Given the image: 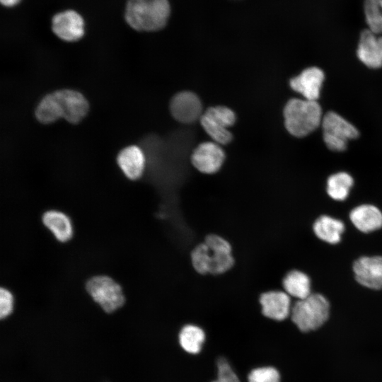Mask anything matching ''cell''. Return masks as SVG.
Segmentation results:
<instances>
[{
	"mask_svg": "<svg viewBox=\"0 0 382 382\" xmlns=\"http://www.w3.org/2000/svg\"><path fill=\"white\" fill-rule=\"evenodd\" d=\"M170 13L168 0H126L123 16L132 29L154 32L166 26Z\"/></svg>",
	"mask_w": 382,
	"mask_h": 382,
	"instance_id": "cell-1",
	"label": "cell"
},
{
	"mask_svg": "<svg viewBox=\"0 0 382 382\" xmlns=\"http://www.w3.org/2000/svg\"><path fill=\"white\" fill-rule=\"evenodd\" d=\"M330 300L320 292H313L308 297L292 303L290 319L303 332L315 331L323 327L331 318Z\"/></svg>",
	"mask_w": 382,
	"mask_h": 382,
	"instance_id": "cell-2",
	"label": "cell"
},
{
	"mask_svg": "<svg viewBox=\"0 0 382 382\" xmlns=\"http://www.w3.org/2000/svg\"><path fill=\"white\" fill-rule=\"evenodd\" d=\"M284 125L287 132L296 137H306L321 125L323 110L316 100L291 98L284 108Z\"/></svg>",
	"mask_w": 382,
	"mask_h": 382,
	"instance_id": "cell-3",
	"label": "cell"
},
{
	"mask_svg": "<svg viewBox=\"0 0 382 382\" xmlns=\"http://www.w3.org/2000/svg\"><path fill=\"white\" fill-rule=\"evenodd\" d=\"M321 126L325 144L335 152L345 151L348 141L359 135L354 125L334 111L327 112L323 115Z\"/></svg>",
	"mask_w": 382,
	"mask_h": 382,
	"instance_id": "cell-4",
	"label": "cell"
},
{
	"mask_svg": "<svg viewBox=\"0 0 382 382\" xmlns=\"http://www.w3.org/2000/svg\"><path fill=\"white\" fill-rule=\"evenodd\" d=\"M86 289L105 312H113L125 303L122 287L110 277L98 275L92 277L86 283Z\"/></svg>",
	"mask_w": 382,
	"mask_h": 382,
	"instance_id": "cell-5",
	"label": "cell"
},
{
	"mask_svg": "<svg viewBox=\"0 0 382 382\" xmlns=\"http://www.w3.org/2000/svg\"><path fill=\"white\" fill-rule=\"evenodd\" d=\"M235 122L234 112L224 106L209 108L200 117L203 129L219 144H226L231 141L232 134L228 128Z\"/></svg>",
	"mask_w": 382,
	"mask_h": 382,
	"instance_id": "cell-6",
	"label": "cell"
},
{
	"mask_svg": "<svg viewBox=\"0 0 382 382\" xmlns=\"http://www.w3.org/2000/svg\"><path fill=\"white\" fill-rule=\"evenodd\" d=\"M354 279L361 287L371 291L382 290V255H364L352 265Z\"/></svg>",
	"mask_w": 382,
	"mask_h": 382,
	"instance_id": "cell-7",
	"label": "cell"
},
{
	"mask_svg": "<svg viewBox=\"0 0 382 382\" xmlns=\"http://www.w3.org/2000/svg\"><path fill=\"white\" fill-rule=\"evenodd\" d=\"M51 30L60 40L74 42L85 34V21L76 10L66 8L57 12L51 17Z\"/></svg>",
	"mask_w": 382,
	"mask_h": 382,
	"instance_id": "cell-8",
	"label": "cell"
},
{
	"mask_svg": "<svg viewBox=\"0 0 382 382\" xmlns=\"http://www.w3.org/2000/svg\"><path fill=\"white\" fill-rule=\"evenodd\" d=\"M208 247L209 274H220L229 270L234 264L231 244L224 238L208 235L204 240Z\"/></svg>",
	"mask_w": 382,
	"mask_h": 382,
	"instance_id": "cell-9",
	"label": "cell"
},
{
	"mask_svg": "<svg viewBox=\"0 0 382 382\" xmlns=\"http://www.w3.org/2000/svg\"><path fill=\"white\" fill-rule=\"evenodd\" d=\"M352 226L359 233L369 235L382 229V209L372 203H362L349 213Z\"/></svg>",
	"mask_w": 382,
	"mask_h": 382,
	"instance_id": "cell-10",
	"label": "cell"
},
{
	"mask_svg": "<svg viewBox=\"0 0 382 382\" xmlns=\"http://www.w3.org/2000/svg\"><path fill=\"white\" fill-rule=\"evenodd\" d=\"M59 100L62 118L76 125L81 122L89 110V104L84 96L73 89L55 91Z\"/></svg>",
	"mask_w": 382,
	"mask_h": 382,
	"instance_id": "cell-11",
	"label": "cell"
},
{
	"mask_svg": "<svg viewBox=\"0 0 382 382\" xmlns=\"http://www.w3.org/2000/svg\"><path fill=\"white\" fill-rule=\"evenodd\" d=\"M225 159V154L219 144L207 141L200 144L191 156L192 165L200 172L207 174L216 173Z\"/></svg>",
	"mask_w": 382,
	"mask_h": 382,
	"instance_id": "cell-12",
	"label": "cell"
},
{
	"mask_svg": "<svg viewBox=\"0 0 382 382\" xmlns=\"http://www.w3.org/2000/svg\"><path fill=\"white\" fill-rule=\"evenodd\" d=\"M324 79L325 74L321 69L310 66L291 79L289 86L304 99L317 101L320 95Z\"/></svg>",
	"mask_w": 382,
	"mask_h": 382,
	"instance_id": "cell-13",
	"label": "cell"
},
{
	"mask_svg": "<svg viewBox=\"0 0 382 382\" xmlns=\"http://www.w3.org/2000/svg\"><path fill=\"white\" fill-rule=\"evenodd\" d=\"M358 59L367 67L378 69L382 66V35L369 28L361 33L357 48Z\"/></svg>",
	"mask_w": 382,
	"mask_h": 382,
	"instance_id": "cell-14",
	"label": "cell"
},
{
	"mask_svg": "<svg viewBox=\"0 0 382 382\" xmlns=\"http://www.w3.org/2000/svg\"><path fill=\"white\" fill-rule=\"evenodd\" d=\"M346 229L347 225L342 219L328 214L319 215L312 224L315 237L329 245L340 244Z\"/></svg>",
	"mask_w": 382,
	"mask_h": 382,
	"instance_id": "cell-15",
	"label": "cell"
},
{
	"mask_svg": "<svg viewBox=\"0 0 382 382\" xmlns=\"http://www.w3.org/2000/svg\"><path fill=\"white\" fill-rule=\"evenodd\" d=\"M260 303L262 314L270 319L283 321L290 316L292 299L282 289L262 294Z\"/></svg>",
	"mask_w": 382,
	"mask_h": 382,
	"instance_id": "cell-16",
	"label": "cell"
},
{
	"mask_svg": "<svg viewBox=\"0 0 382 382\" xmlns=\"http://www.w3.org/2000/svg\"><path fill=\"white\" fill-rule=\"evenodd\" d=\"M173 117L183 123H192L202 116V103L194 93L183 91L176 94L170 103Z\"/></svg>",
	"mask_w": 382,
	"mask_h": 382,
	"instance_id": "cell-17",
	"label": "cell"
},
{
	"mask_svg": "<svg viewBox=\"0 0 382 382\" xmlns=\"http://www.w3.org/2000/svg\"><path fill=\"white\" fill-rule=\"evenodd\" d=\"M282 289L295 300L303 299L313 293V281L305 271L293 268L287 271L281 281Z\"/></svg>",
	"mask_w": 382,
	"mask_h": 382,
	"instance_id": "cell-18",
	"label": "cell"
},
{
	"mask_svg": "<svg viewBox=\"0 0 382 382\" xmlns=\"http://www.w3.org/2000/svg\"><path fill=\"white\" fill-rule=\"evenodd\" d=\"M117 162L125 175L130 180H135L144 173L146 158L141 148L131 145L119 152Z\"/></svg>",
	"mask_w": 382,
	"mask_h": 382,
	"instance_id": "cell-19",
	"label": "cell"
},
{
	"mask_svg": "<svg viewBox=\"0 0 382 382\" xmlns=\"http://www.w3.org/2000/svg\"><path fill=\"white\" fill-rule=\"evenodd\" d=\"M354 185L355 179L349 172L338 170L328 176L325 192L330 199L344 202L349 199Z\"/></svg>",
	"mask_w": 382,
	"mask_h": 382,
	"instance_id": "cell-20",
	"label": "cell"
},
{
	"mask_svg": "<svg viewBox=\"0 0 382 382\" xmlns=\"http://www.w3.org/2000/svg\"><path fill=\"white\" fill-rule=\"evenodd\" d=\"M43 224L61 242H66L73 236V226L70 218L58 210L45 212L42 217Z\"/></svg>",
	"mask_w": 382,
	"mask_h": 382,
	"instance_id": "cell-21",
	"label": "cell"
},
{
	"mask_svg": "<svg viewBox=\"0 0 382 382\" xmlns=\"http://www.w3.org/2000/svg\"><path fill=\"white\" fill-rule=\"evenodd\" d=\"M35 115L44 125L53 123L62 118V108L55 91L45 95L37 104Z\"/></svg>",
	"mask_w": 382,
	"mask_h": 382,
	"instance_id": "cell-22",
	"label": "cell"
},
{
	"mask_svg": "<svg viewBox=\"0 0 382 382\" xmlns=\"http://www.w3.org/2000/svg\"><path fill=\"white\" fill-rule=\"evenodd\" d=\"M181 347L187 353L198 354L205 340L204 330L195 325H186L181 329L179 336Z\"/></svg>",
	"mask_w": 382,
	"mask_h": 382,
	"instance_id": "cell-23",
	"label": "cell"
},
{
	"mask_svg": "<svg viewBox=\"0 0 382 382\" xmlns=\"http://www.w3.org/2000/svg\"><path fill=\"white\" fill-rule=\"evenodd\" d=\"M363 11L367 28L382 35V0H364Z\"/></svg>",
	"mask_w": 382,
	"mask_h": 382,
	"instance_id": "cell-24",
	"label": "cell"
},
{
	"mask_svg": "<svg viewBox=\"0 0 382 382\" xmlns=\"http://www.w3.org/2000/svg\"><path fill=\"white\" fill-rule=\"evenodd\" d=\"M191 260L194 269L199 274L209 273L208 247L204 243L197 245L191 253Z\"/></svg>",
	"mask_w": 382,
	"mask_h": 382,
	"instance_id": "cell-25",
	"label": "cell"
},
{
	"mask_svg": "<svg viewBox=\"0 0 382 382\" xmlns=\"http://www.w3.org/2000/svg\"><path fill=\"white\" fill-rule=\"evenodd\" d=\"M248 380V382H280V374L274 367H259L250 372Z\"/></svg>",
	"mask_w": 382,
	"mask_h": 382,
	"instance_id": "cell-26",
	"label": "cell"
},
{
	"mask_svg": "<svg viewBox=\"0 0 382 382\" xmlns=\"http://www.w3.org/2000/svg\"><path fill=\"white\" fill-rule=\"evenodd\" d=\"M217 378L218 382H240V380L233 371L227 360L219 358L217 361Z\"/></svg>",
	"mask_w": 382,
	"mask_h": 382,
	"instance_id": "cell-27",
	"label": "cell"
},
{
	"mask_svg": "<svg viewBox=\"0 0 382 382\" xmlns=\"http://www.w3.org/2000/svg\"><path fill=\"white\" fill-rule=\"evenodd\" d=\"M13 308V296L11 292L6 289L0 290V316L3 319L8 316Z\"/></svg>",
	"mask_w": 382,
	"mask_h": 382,
	"instance_id": "cell-28",
	"label": "cell"
},
{
	"mask_svg": "<svg viewBox=\"0 0 382 382\" xmlns=\"http://www.w3.org/2000/svg\"><path fill=\"white\" fill-rule=\"evenodd\" d=\"M23 0H0L1 6L6 8H11L21 3Z\"/></svg>",
	"mask_w": 382,
	"mask_h": 382,
	"instance_id": "cell-29",
	"label": "cell"
},
{
	"mask_svg": "<svg viewBox=\"0 0 382 382\" xmlns=\"http://www.w3.org/2000/svg\"><path fill=\"white\" fill-rule=\"evenodd\" d=\"M342 244V243H341ZM344 246V245H343ZM345 247V246H344ZM347 249V248H346ZM351 253V252H350ZM353 255V254H352ZM356 258V257H355Z\"/></svg>",
	"mask_w": 382,
	"mask_h": 382,
	"instance_id": "cell-30",
	"label": "cell"
},
{
	"mask_svg": "<svg viewBox=\"0 0 382 382\" xmlns=\"http://www.w3.org/2000/svg\"><path fill=\"white\" fill-rule=\"evenodd\" d=\"M212 382H218L216 380L214 381H212Z\"/></svg>",
	"mask_w": 382,
	"mask_h": 382,
	"instance_id": "cell-31",
	"label": "cell"
}]
</instances>
